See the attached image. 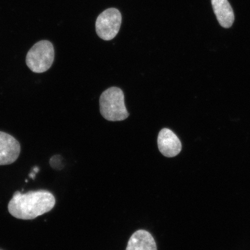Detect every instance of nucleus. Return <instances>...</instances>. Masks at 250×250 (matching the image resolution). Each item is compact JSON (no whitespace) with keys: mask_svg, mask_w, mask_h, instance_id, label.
I'll use <instances>...</instances> for the list:
<instances>
[{"mask_svg":"<svg viewBox=\"0 0 250 250\" xmlns=\"http://www.w3.org/2000/svg\"><path fill=\"white\" fill-rule=\"evenodd\" d=\"M122 15L116 8H109L100 14L96 21V33L100 38L110 41L116 37L120 31Z\"/></svg>","mask_w":250,"mask_h":250,"instance_id":"nucleus-4","label":"nucleus"},{"mask_svg":"<svg viewBox=\"0 0 250 250\" xmlns=\"http://www.w3.org/2000/svg\"><path fill=\"white\" fill-rule=\"evenodd\" d=\"M55 59L54 46L48 41L37 42L28 52L26 62L27 67L35 73H42L51 67Z\"/></svg>","mask_w":250,"mask_h":250,"instance_id":"nucleus-3","label":"nucleus"},{"mask_svg":"<svg viewBox=\"0 0 250 250\" xmlns=\"http://www.w3.org/2000/svg\"><path fill=\"white\" fill-rule=\"evenodd\" d=\"M36 172H34V171H33L32 172H31V173L29 174V177L30 178H31V179H33V180L34 179H35V177H36Z\"/></svg>","mask_w":250,"mask_h":250,"instance_id":"nucleus-9","label":"nucleus"},{"mask_svg":"<svg viewBox=\"0 0 250 250\" xmlns=\"http://www.w3.org/2000/svg\"><path fill=\"white\" fill-rule=\"evenodd\" d=\"M55 203V196L46 190L29 191L23 194L17 191L9 202L8 208L12 216L29 220L51 211Z\"/></svg>","mask_w":250,"mask_h":250,"instance_id":"nucleus-1","label":"nucleus"},{"mask_svg":"<svg viewBox=\"0 0 250 250\" xmlns=\"http://www.w3.org/2000/svg\"><path fill=\"white\" fill-rule=\"evenodd\" d=\"M211 4L219 23L224 28L232 26L234 12L228 0H211Z\"/></svg>","mask_w":250,"mask_h":250,"instance_id":"nucleus-8","label":"nucleus"},{"mask_svg":"<svg viewBox=\"0 0 250 250\" xmlns=\"http://www.w3.org/2000/svg\"><path fill=\"white\" fill-rule=\"evenodd\" d=\"M159 151L167 158H173L179 155L182 146L179 137L173 131L164 128L159 132L158 137Z\"/></svg>","mask_w":250,"mask_h":250,"instance_id":"nucleus-6","label":"nucleus"},{"mask_svg":"<svg viewBox=\"0 0 250 250\" xmlns=\"http://www.w3.org/2000/svg\"><path fill=\"white\" fill-rule=\"evenodd\" d=\"M100 110L103 118L109 121H121L129 116L125 104L124 93L117 87L103 92L100 98Z\"/></svg>","mask_w":250,"mask_h":250,"instance_id":"nucleus-2","label":"nucleus"},{"mask_svg":"<svg viewBox=\"0 0 250 250\" xmlns=\"http://www.w3.org/2000/svg\"><path fill=\"white\" fill-rule=\"evenodd\" d=\"M21 152V145L13 136L0 132V166L13 164Z\"/></svg>","mask_w":250,"mask_h":250,"instance_id":"nucleus-5","label":"nucleus"},{"mask_svg":"<svg viewBox=\"0 0 250 250\" xmlns=\"http://www.w3.org/2000/svg\"><path fill=\"white\" fill-rule=\"evenodd\" d=\"M126 250H157V247L152 234L140 229L130 237Z\"/></svg>","mask_w":250,"mask_h":250,"instance_id":"nucleus-7","label":"nucleus"}]
</instances>
